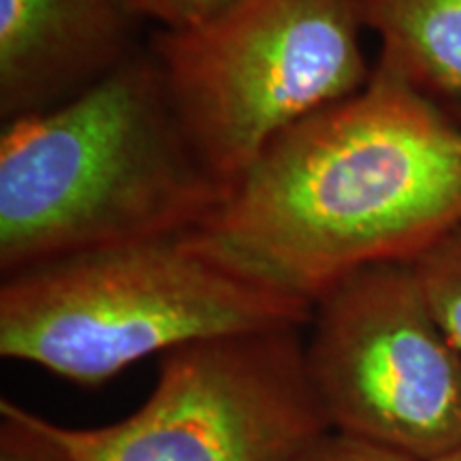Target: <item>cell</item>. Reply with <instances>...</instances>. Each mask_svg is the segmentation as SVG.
I'll return each mask as SVG.
<instances>
[{"instance_id":"13","label":"cell","mask_w":461,"mask_h":461,"mask_svg":"<svg viewBox=\"0 0 461 461\" xmlns=\"http://www.w3.org/2000/svg\"><path fill=\"white\" fill-rule=\"evenodd\" d=\"M436 461H461V448H459V451L448 453V455H445V457H440V459H436Z\"/></svg>"},{"instance_id":"4","label":"cell","mask_w":461,"mask_h":461,"mask_svg":"<svg viewBox=\"0 0 461 461\" xmlns=\"http://www.w3.org/2000/svg\"><path fill=\"white\" fill-rule=\"evenodd\" d=\"M350 0H238L149 37L199 154L230 186L282 132L370 82Z\"/></svg>"},{"instance_id":"9","label":"cell","mask_w":461,"mask_h":461,"mask_svg":"<svg viewBox=\"0 0 461 461\" xmlns=\"http://www.w3.org/2000/svg\"><path fill=\"white\" fill-rule=\"evenodd\" d=\"M436 321L461 353V224L412 261Z\"/></svg>"},{"instance_id":"6","label":"cell","mask_w":461,"mask_h":461,"mask_svg":"<svg viewBox=\"0 0 461 461\" xmlns=\"http://www.w3.org/2000/svg\"><path fill=\"white\" fill-rule=\"evenodd\" d=\"M303 330L227 333L173 348L160 357L148 400L115 423L34 419L77 461H299L331 431L310 387Z\"/></svg>"},{"instance_id":"10","label":"cell","mask_w":461,"mask_h":461,"mask_svg":"<svg viewBox=\"0 0 461 461\" xmlns=\"http://www.w3.org/2000/svg\"><path fill=\"white\" fill-rule=\"evenodd\" d=\"M0 461H77L37 425L34 412L0 402Z\"/></svg>"},{"instance_id":"11","label":"cell","mask_w":461,"mask_h":461,"mask_svg":"<svg viewBox=\"0 0 461 461\" xmlns=\"http://www.w3.org/2000/svg\"><path fill=\"white\" fill-rule=\"evenodd\" d=\"M146 22L160 31H184L212 20L238 0H131Z\"/></svg>"},{"instance_id":"12","label":"cell","mask_w":461,"mask_h":461,"mask_svg":"<svg viewBox=\"0 0 461 461\" xmlns=\"http://www.w3.org/2000/svg\"><path fill=\"white\" fill-rule=\"evenodd\" d=\"M299 461H412L387 448H380L367 442L342 434H325L305 451Z\"/></svg>"},{"instance_id":"7","label":"cell","mask_w":461,"mask_h":461,"mask_svg":"<svg viewBox=\"0 0 461 461\" xmlns=\"http://www.w3.org/2000/svg\"><path fill=\"white\" fill-rule=\"evenodd\" d=\"M131 0H0V118L67 105L148 43Z\"/></svg>"},{"instance_id":"5","label":"cell","mask_w":461,"mask_h":461,"mask_svg":"<svg viewBox=\"0 0 461 461\" xmlns=\"http://www.w3.org/2000/svg\"><path fill=\"white\" fill-rule=\"evenodd\" d=\"M305 370L333 434L436 461L461 448V353L412 263L367 265L312 305Z\"/></svg>"},{"instance_id":"3","label":"cell","mask_w":461,"mask_h":461,"mask_svg":"<svg viewBox=\"0 0 461 461\" xmlns=\"http://www.w3.org/2000/svg\"><path fill=\"white\" fill-rule=\"evenodd\" d=\"M312 303L248 280L188 235L95 248L0 285V355L99 387L152 355L241 331L308 327Z\"/></svg>"},{"instance_id":"8","label":"cell","mask_w":461,"mask_h":461,"mask_svg":"<svg viewBox=\"0 0 461 461\" xmlns=\"http://www.w3.org/2000/svg\"><path fill=\"white\" fill-rule=\"evenodd\" d=\"M383 62L414 88L461 103V0H350Z\"/></svg>"},{"instance_id":"2","label":"cell","mask_w":461,"mask_h":461,"mask_svg":"<svg viewBox=\"0 0 461 461\" xmlns=\"http://www.w3.org/2000/svg\"><path fill=\"white\" fill-rule=\"evenodd\" d=\"M229 186L173 105L149 43L105 82L0 132V272L201 227Z\"/></svg>"},{"instance_id":"1","label":"cell","mask_w":461,"mask_h":461,"mask_svg":"<svg viewBox=\"0 0 461 461\" xmlns=\"http://www.w3.org/2000/svg\"><path fill=\"white\" fill-rule=\"evenodd\" d=\"M461 224V120L383 62L282 132L188 240L312 303L357 269L412 263Z\"/></svg>"}]
</instances>
